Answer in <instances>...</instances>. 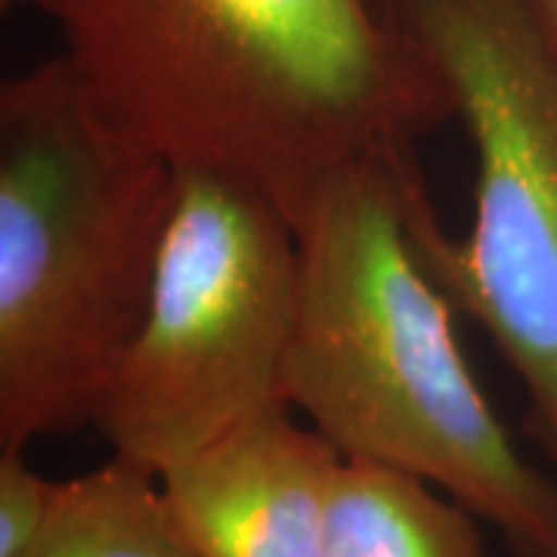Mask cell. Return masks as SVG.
I'll return each instance as SVG.
<instances>
[{
	"mask_svg": "<svg viewBox=\"0 0 557 557\" xmlns=\"http://www.w3.org/2000/svg\"><path fill=\"white\" fill-rule=\"evenodd\" d=\"M478 520L428 480L341 458L325 557H486Z\"/></svg>",
	"mask_w": 557,
	"mask_h": 557,
	"instance_id": "obj_7",
	"label": "cell"
},
{
	"mask_svg": "<svg viewBox=\"0 0 557 557\" xmlns=\"http://www.w3.org/2000/svg\"><path fill=\"white\" fill-rule=\"evenodd\" d=\"M416 152L347 164L295 214L300 307L285 403L341 458L428 480L515 557H557V480L520 456L406 220Z\"/></svg>",
	"mask_w": 557,
	"mask_h": 557,
	"instance_id": "obj_2",
	"label": "cell"
},
{
	"mask_svg": "<svg viewBox=\"0 0 557 557\" xmlns=\"http://www.w3.org/2000/svg\"><path fill=\"white\" fill-rule=\"evenodd\" d=\"M25 449H0V557H28L50 530L62 483L38 474Z\"/></svg>",
	"mask_w": 557,
	"mask_h": 557,
	"instance_id": "obj_9",
	"label": "cell"
},
{
	"mask_svg": "<svg viewBox=\"0 0 557 557\" xmlns=\"http://www.w3.org/2000/svg\"><path fill=\"white\" fill-rule=\"evenodd\" d=\"M446 87L474 146V218L440 226L421 171L406 183L418 258L493 338L557 468V60L530 0H384Z\"/></svg>",
	"mask_w": 557,
	"mask_h": 557,
	"instance_id": "obj_4",
	"label": "cell"
},
{
	"mask_svg": "<svg viewBox=\"0 0 557 557\" xmlns=\"http://www.w3.org/2000/svg\"><path fill=\"white\" fill-rule=\"evenodd\" d=\"M124 134L292 218L329 174L416 152L453 100L384 0H32Z\"/></svg>",
	"mask_w": 557,
	"mask_h": 557,
	"instance_id": "obj_1",
	"label": "cell"
},
{
	"mask_svg": "<svg viewBox=\"0 0 557 557\" xmlns=\"http://www.w3.org/2000/svg\"><path fill=\"white\" fill-rule=\"evenodd\" d=\"M0 3H3V7H10V3H20V0H0Z\"/></svg>",
	"mask_w": 557,
	"mask_h": 557,
	"instance_id": "obj_11",
	"label": "cell"
},
{
	"mask_svg": "<svg viewBox=\"0 0 557 557\" xmlns=\"http://www.w3.org/2000/svg\"><path fill=\"white\" fill-rule=\"evenodd\" d=\"M341 453L276 406L161 471V490L201 557H325Z\"/></svg>",
	"mask_w": 557,
	"mask_h": 557,
	"instance_id": "obj_6",
	"label": "cell"
},
{
	"mask_svg": "<svg viewBox=\"0 0 557 557\" xmlns=\"http://www.w3.org/2000/svg\"><path fill=\"white\" fill-rule=\"evenodd\" d=\"M28 557H201L174 518L156 471L112 456L62 480L50 530Z\"/></svg>",
	"mask_w": 557,
	"mask_h": 557,
	"instance_id": "obj_8",
	"label": "cell"
},
{
	"mask_svg": "<svg viewBox=\"0 0 557 557\" xmlns=\"http://www.w3.org/2000/svg\"><path fill=\"white\" fill-rule=\"evenodd\" d=\"M177 168L57 57L0 90V449L94 424L137 335Z\"/></svg>",
	"mask_w": 557,
	"mask_h": 557,
	"instance_id": "obj_3",
	"label": "cell"
},
{
	"mask_svg": "<svg viewBox=\"0 0 557 557\" xmlns=\"http://www.w3.org/2000/svg\"><path fill=\"white\" fill-rule=\"evenodd\" d=\"M530 10H533L539 28H542V35H545L557 60V0H530Z\"/></svg>",
	"mask_w": 557,
	"mask_h": 557,
	"instance_id": "obj_10",
	"label": "cell"
},
{
	"mask_svg": "<svg viewBox=\"0 0 557 557\" xmlns=\"http://www.w3.org/2000/svg\"><path fill=\"white\" fill-rule=\"evenodd\" d=\"M300 307L292 218L258 186L177 168L149 304L94 424L112 456L168 471L285 403Z\"/></svg>",
	"mask_w": 557,
	"mask_h": 557,
	"instance_id": "obj_5",
	"label": "cell"
}]
</instances>
